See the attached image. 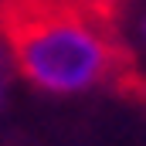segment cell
I'll list each match as a JSON object with an SVG mask.
<instances>
[{"label":"cell","mask_w":146,"mask_h":146,"mask_svg":"<svg viewBox=\"0 0 146 146\" xmlns=\"http://www.w3.org/2000/svg\"><path fill=\"white\" fill-rule=\"evenodd\" d=\"M14 54L27 82L44 92H85L109 72V44L68 14H34L14 24Z\"/></svg>","instance_id":"cell-1"},{"label":"cell","mask_w":146,"mask_h":146,"mask_svg":"<svg viewBox=\"0 0 146 146\" xmlns=\"http://www.w3.org/2000/svg\"><path fill=\"white\" fill-rule=\"evenodd\" d=\"M143 37H146V21H143Z\"/></svg>","instance_id":"cell-2"}]
</instances>
